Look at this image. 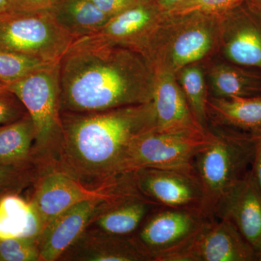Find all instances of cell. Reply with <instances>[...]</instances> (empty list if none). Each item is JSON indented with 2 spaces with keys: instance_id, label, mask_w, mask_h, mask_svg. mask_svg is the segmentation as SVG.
<instances>
[{
  "instance_id": "7c38bea8",
  "label": "cell",
  "mask_w": 261,
  "mask_h": 261,
  "mask_svg": "<svg viewBox=\"0 0 261 261\" xmlns=\"http://www.w3.org/2000/svg\"><path fill=\"white\" fill-rule=\"evenodd\" d=\"M166 16L156 0H146L110 18L99 32L84 38L128 48L146 58Z\"/></svg>"
},
{
  "instance_id": "6da1fadb",
  "label": "cell",
  "mask_w": 261,
  "mask_h": 261,
  "mask_svg": "<svg viewBox=\"0 0 261 261\" xmlns=\"http://www.w3.org/2000/svg\"><path fill=\"white\" fill-rule=\"evenodd\" d=\"M61 112L92 113L150 102L154 71L128 48L77 39L60 61Z\"/></svg>"
},
{
  "instance_id": "7a4b0ae2",
  "label": "cell",
  "mask_w": 261,
  "mask_h": 261,
  "mask_svg": "<svg viewBox=\"0 0 261 261\" xmlns=\"http://www.w3.org/2000/svg\"><path fill=\"white\" fill-rule=\"evenodd\" d=\"M61 120L57 167L82 181L102 183L121 174L132 140L156 128L152 101L99 112H61Z\"/></svg>"
},
{
  "instance_id": "52a82bcc",
  "label": "cell",
  "mask_w": 261,
  "mask_h": 261,
  "mask_svg": "<svg viewBox=\"0 0 261 261\" xmlns=\"http://www.w3.org/2000/svg\"><path fill=\"white\" fill-rule=\"evenodd\" d=\"M74 41L57 22L51 10L0 13L1 49L57 63Z\"/></svg>"
},
{
  "instance_id": "4316f807",
  "label": "cell",
  "mask_w": 261,
  "mask_h": 261,
  "mask_svg": "<svg viewBox=\"0 0 261 261\" xmlns=\"http://www.w3.org/2000/svg\"><path fill=\"white\" fill-rule=\"evenodd\" d=\"M39 260V241L34 239L0 240V261Z\"/></svg>"
},
{
  "instance_id": "7402d4cb",
  "label": "cell",
  "mask_w": 261,
  "mask_h": 261,
  "mask_svg": "<svg viewBox=\"0 0 261 261\" xmlns=\"http://www.w3.org/2000/svg\"><path fill=\"white\" fill-rule=\"evenodd\" d=\"M43 226L32 201L16 195L0 197V240L34 239L39 241Z\"/></svg>"
},
{
  "instance_id": "d6a6232c",
  "label": "cell",
  "mask_w": 261,
  "mask_h": 261,
  "mask_svg": "<svg viewBox=\"0 0 261 261\" xmlns=\"http://www.w3.org/2000/svg\"><path fill=\"white\" fill-rule=\"evenodd\" d=\"M247 8L261 22V0H246Z\"/></svg>"
},
{
  "instance_id": "d590c367",
  "label": "cell",
  "mask_w": 261,
  "mask_h": 261,
  "mask_svg": "<svg viewBox=\"0 0 261 261\" xmlns=\"http://www.w3.org/2000/svg\"><path fill=\"white\" fill-rule=\"evenodd\" d=\"M8 91V89H7L6 86L5 84L0 83V93L1 92H4Z\"/></svg>"
},
{
  "instance_id": "836d02e7",
  "label": "cell",
  "mask_w": 261,
  "mask_h": 261,
  "mask_svg": "<svg viewBox=\"0 0 261 261\" xmlns=\"http://www.w3.org/2000/svg\"><path fill=\"white\" fill-rule=\"evenodd\" d=\"M183 0H156L158 5L165 12L169 11Z\"/></svg>"
},
{
  "instance_id": "ac0fdd59",
  "label": "cell",
  "mask_w": 261,
  "mask_h": 261,
  "mask_svg": "<svg viewBox=\"0 0 261 261\" xmlns=\"http://www.w3.org/2000/svg\"><path fill=\"white\" fill-rule=\"evenodd\" d=\"M63 255L68 260H149L132 237L114 236L97 230L86 229L62 257Z\"/></svg>"
},
{
  "instance_id": "83f0119b",
  "label": "cell",
  "mask_w": 261,
  "mask_h": 261,
  "mask_svg": "<svg viewBox=\"0 0 261 261\" xmlns=\"http://www.w3.org/2000/svg\"><path fill=\"white\" fill-rule=\"evenodd\" d=\"M29 114L23 103L9 90L0 93V126L8 124Z\"/></svg>"
},
{
  "instance_id": "4fadbf2b",
  "label": "cell",
  "mask_w": 261,
  "mask_h": 261,
  "mask_svg": "<svg viewBox=\"0 0 261 261\" xmlns=\"http://www.w3.org/2000/svg\"><path fill=\"white\" fill-rule=\"evenodd\" d=\"M126 200L92 199L82 201L63 211L44 227L39 237V260L61 258L99 213Z\"/></svg>"
},
{
  "instance_id": "3957f363",
  "label": "cell",
  "mask_w": 261,
  "mask_h": 261,
  "mask_svg": "<svg viewBox=\"0 0 261 261\" xmlns=\"http://www.w3.org/2000/svg\"><path fill=\"white\" fill-rule=\"evenodd\" d=\"M220 16L167 13L147 54L154 70L176 73L187 65L200 63L219 48Z\"/></svg>"
},
{
  "instance_id": "9c48e42d",
  "label": "cell",
  "mask_w": 261,
  "mask_h": 261,
  "mask_svg": "<svg viewBox=\"0 0 261 261\" xmlns=\"http://www.w3.org/2000/svg\"><path fill=\"white\" fill-rule=\"evenodd\" d=\"M160 261H256V252L229 220L207 219Z\"/></svg>"
},
{
  "instance_id": "2e32d148",
  "label": "cell",
  "mask_w": 261,
  "mask_h": 261,
  "mask_svg": "<svg viewBox=\"0 0 261 261\" xmlns=\"http://www.w3.org/2000/svg\"><path fill=\"white\" fill-rule=\"evenodd\" d=\"M152 106L155 129L160 132H185L205 129L196 121L174 73L154 70Z\"/></svg>"
},
{
  "instance_id": "9a60e30c",
  "label": "cell",
  "mask_w": 261,
  "mask_h": 261,
  "mask_svg": "<svg viewBox=\"0 0 261 261\" xmlns=\"http://www.w3.org/2000/svg\"><path fill=\"white\" fill-rule=\"evenodd\" d=\"M214 219L229 220L255 249L261 248V194L250 171L216 204Z\"/></svg>"
},
{
  "instance_id": "f1b7e54d",
  "label": "cell",
  "mask_w": 261,
  "mask_h": 261,
  "mask_svg": "<svg viewBox=\"0 0 261 261\" xmlns=\"http://www.w3.org/2000/svg\"><path fill=\"white\" fill-rule=\"evenodd\" d=\"M102 13L110 18L146 0H90Z\"/></svg>"
},
{
  "instance_id": "f546056e",
  "label": "cell",
  "mask_w": 261,
  "mask_h": 261,
  "mask_svg": "<svg viewBox=\"0 0 261 261\" xmlns=\"http://www.w3.org/2000/svg\"><path fill=\"white\" fill-rule=\"evenodd\" d=\"M10 10L13 11H38L51 10L55 0H10Z\"/></svg>"
},
{
  "instance_id": "ffe728a7",
  "label": "cell",
  "mask_w": 261,
  "mask_h": 261,
  "mask_svg": "<svg viewBox=\"0 0 261 261\" xmlns=\"http://www.w3.org/2000/svg\"><path fill=\"white\" fill-rule=\"evenodd\" d=\"M158 207L159 205L144 196H137L99 213L89 226H93L94 230L108 234L130 237Z\"/></svg>"
},
{
  "instance_id": "5b68a950",
  "label": "cell",
  "mask_w": 261,
  "mask_h": 261,
  "mask_svg": "<svg viewBox=\"0 0 261 261\" xmlns=\"http://www.w3.org/2000/svg\"><path fill=\"white\" fill-rule=\"evenodd\" d=\"M59 70L60 61L6 85L32 118L35 129L32 156L51 163L58 157L63 137Z\"/></svg>"
},
{
  "instance_id": "d4e9b609",
  "label": "cell",
  "mask_w": 261,
  "mask_h": 261,
  "mask_svg": "<svg viewBox=\"0 0 261 261\" xmlns=\"http://www.w3.org/2000/svg\"><path fill=\"white\" fill-rule=\"evenodd\" d=\"M53 63H55L0 49V83L5 86L14 83Z\"/></svg>"
},
{
  "instance_id": "e0dca14e",
  "label": "cell",
  "mask_w": 261,
  "mask_h": 261,
  "mask_svg": "<svg viewBox=\"0 0 261 261\" xmlns=\"http://www.w3.org/2000/svg\"><path fill=\"white\" fill-rule=\"evenodd\" d=\"M208 127L261 137V95L250 97H209Z\"/></svg>"
},
{
  "instance_id": "484cf974",
  "label": "cell",
  "mask_w": 261,
  "mask_h": 261,
  "mask_svg": "<svg viewBox=\"0 0 261 261\" xmlns=\"http://www.w3.org/2000/svg\"><path fill=\"white\" fill-rule=\"evenodd\" d=\"M245 1L246 0H183L166 13L173 15L202 13L221 16Z\"/></svg>"
},
{
  "instance_id": "8fae6325",
  "label": "cell",
  "mask_w": 261,
  "mask_h": 261,
  "mask_svg": "<svg viewBox=\"0 0 261 261\" xmlns=\"http://www.w3.org/2000/svg\"><path fill=\"white\" fill-rule=\"evenodd\" d=\"M132 173L141 195L157 205L202 212L203 191L192 166L140 168Z\"/></svg>"
},
{
  "instance_id": "30bf717a",
  "label": "cell",
  "mask_w": 261,
  "mask_h": 261,
  "mask_svg": "<svg viewBox=\"0 0 261 261\" xmlns=\"http://www.w3.org/2000/svg\"><path fill=\"white\" fill-rule=\"evenodd\" d=\"M207 219L200 211L159 206L130 237L149 260L160 261L187 242Z\"/></svg>"
},
{
  "instance_id": "4dcf8cb0",
  "label": "cell",
  "mask_w": 261,
  "mask_h": 261,
  "mask_svg": "<svg viewBox=\"0 0 261 261\" xmlns=\"http://www.w3.org/2000/svg\"><path fill=\"white\" fill-rule=\"evenodd\" d=\"M250 171L254 182L261 194V137H257V139L255 154Z\"/></svg>"
},
{
  "instance_id": "8d00e7d4",
  "label": "cell",
  "mask_w": 261,
  "mask_h": 261,
  "mask_svg": "<svg viewBox=\"0 0 261 261\" xmlns=\"http://www.w3.org/2000/svg\"><path fill=\"white\" fill-rule=\"evenodd\" d=\"M256 261H261V248L256 252Z\"/></svg>"
},
{
  "instance_id": "ba28073f",
  "label": "cell",
  "mask_w": 261,
  "mask_h": 261,
  "mask_svg": "<svg viewBox=\"0 0 261 261\" xmlns=\"http://www.w3.org/2000/svg\"><path fill=\"white\" fill-rule=\"evenodd\" d=\"M211 128L185 132L147 130L135 137L122 161L121 173L140 168L192 166L195 156L212 142Z\"/></svg>"
},
{
  "instance_id": "d6986e66",
  "label": "cell",
  "mask_w": 261,
  "mask_h": 261,
  "mask_svg": "<svg viewBox=\"0 0 261 261\" xmlns=\"http://www.w3.org/2000/svg\"><path fill=\"white\" fill-rule=\"evenodd\" d=\"M211 97H250L261 95V71L228 62L214 63L205 71Z\"/></svg>"
},
{
  "instance_id": "277c9868",
  "label": "cell",
  "mask_w": 261,
  "mask_h": 261,
  "mask_svg": "<svg viewBox=\"0 0 261 261\" xmlns=\"http://www.w3.org/2000/svg\"><path fill=\"white\" fill-rule=\"evenodd\" d=\"M211 129L214 140L197 154L192 166L203 191L202 214L214 219L220 199L250 171L257 137Z\"/></svg>"
},
{
  "instance_id": "74e56055",
  "label": "cell",
  "mask_w": 261,
  "mask_h": 261,
  "mask_svg": "<svg viewBox=\"0 0 261 261\" xmlns=\"http://www.w3.org/2000/svg\"><path fill=\"white\" fill-rule=\"evenodd\" d=\"M2 196H3V195H0V197H2Z\"/></svg>"
},
{
  "instance_id": "44dd1931",
  "label": "cell",
  "mask_w": 261,
  "mask_h": 261,
  "mask_svg": "<svg viewBox=\"0 0 261 261\" xmlns=\"http://www.w3.org/2000/svg\"><path fill=\"white\" fill-rule=\"evenodd\" d=\"M51 11L75 41L96 34L111 18L90 0H55Z\"/></svg>"
},
{
  "instance_id": "5bb4252c",
  "label": "cell",
  "mask_w": 261,
  "mask_h": 261,
  "mask_svg": "<svg viewBox=\"0 0 261 261\" xmlns=\"http://www.w3.org/2000/svg\"><path fill=\"white\" fill-rule=\"evenodd\" d=\"M228 63L261 71V22L241 5L220 16L219 48Z\"/></svg>"
},
{
  "instance_id": "8992f818",
  "label": "cell",
  "mask_w": 261,
  "mask_h": 261,
  "mask_svg": "<svg viewBox=\"0 0 261 261\" xmlns=\"http://www.w3.org/2000/svg\"><path fill=\"white\" fill-rule=\"evenodd\" d=\"M140 195H142L136 186L132 172L121 173L97 187H90L64 170L55 167L39 179L32 202L44 229L58 215L82 201L126 200Z\"/></svg>"
},
{
  "instance_id": "1f68e13d",
  "label": "cell",
  "mask_w": 261,
  "mask_h": 261,
  "mask_svg": "<svg viewBox=\"0 0 261 261\" xmlns=\"http://www.w3.org/2000/svg\"><path fill=\"white\" fill-rule=\"evenodd\" d=\"M18 166L0 165V188L12 183L18 177Z\"/></svg>"
},
{
  "instance_id": "e575fe53",
  "label": "cell",
  "mask_w": 261,
  "mask_h": 261,
  "mask_svg": "<svg viewBox=\"0 0 261 261\" xmlns=\"http://www.w3.org/2000/svg\"><path fill=\"white\" fill-rule=\"evenodd\" d=\"M10 10V0H0V13Z\"/></svg>"
},
{
  "instance_id": "cb8c5ba5",
  "label": "cell",
  "mask_w": 261,
  "mask_h": 261,
  "mask_svg": "<svg viewBox=\"0 0 261 261\" xmlns=\"http://www.w3.org/2000/svg\"><path fill=\"white\" fill-rule=\"evenodd\" d=\"M176 75L196 121L207 128V102L210 96L203 67L200 63L188 65L178 70Z\"/></svg>"
},
{
  "instance_id": "603a6c76",
  "label": "cell",
  "mask_w": 261,
  "mask_h": 261,
  "mask_svg": "<svg viewBox=\"0 0 261 261\" xmlns=\"http://www.w3.org/2000/svg\"><path fill=\"white\" fill-rule=\"evenodd\" d=\"M35 129L29 114L0 126V165L20 166L32 156Z\"/></svg>"
}]
</instances>
